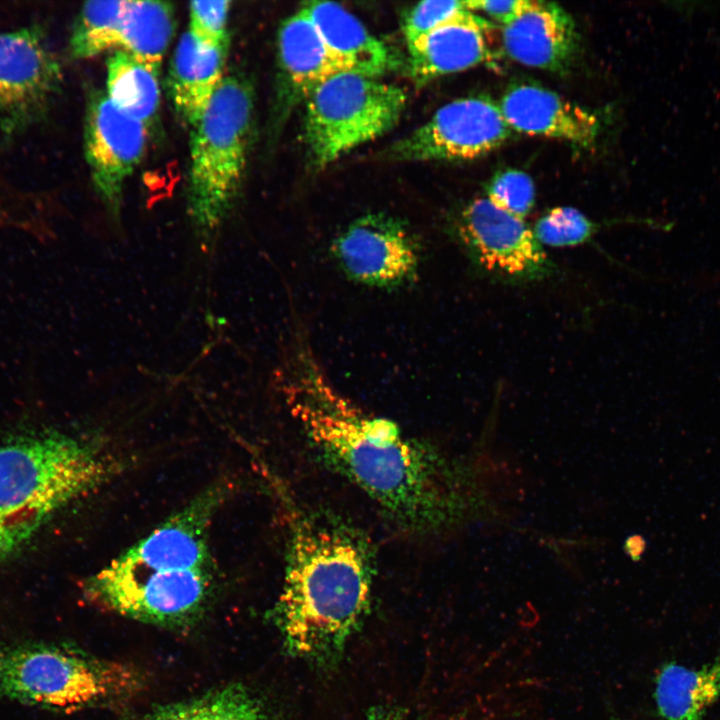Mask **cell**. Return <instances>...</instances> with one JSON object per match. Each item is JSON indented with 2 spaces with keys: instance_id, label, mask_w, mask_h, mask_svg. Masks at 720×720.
<instances>
[{
  "instance_id": "cell-1",
  "label": "cell",
  "mask_w": 720,
  "mask_h": 720,
  "mask_svg": "<svg viewBox=\"0 0 720 720\" xmlns=\"http://www.w3.org/2000/svg\"><path fill=\"white\" fill-rule=\"evenodd\" d=\"M284 393L321 460L402 530L434 533L466 517L472 504L456 466L432 445L337 392L303 346L291 359Z\"/></svg>"
},
{
  "instance_id": "cell-2",
  "label": "cell",
  "mask_w": 720,
  "mask_h": 720,
  "mask_svg": "<svg viewBox=\"0 0 720 720\" xmlns=\"http://www.w3.org/2000/svg\"><path fill=\"white\" fill-rule=\"evenodd\" d=\"M287 550L275 618L288 652L317 665L342 654L370 604L373 562L361 533L281 492Z\"/></svg>"
},
{
  "instance_id": "cell-3",
  "label": "cell",
  "mask_w": 720,
  "mask_h": 720,
  "mask_svg": "<svg viewBox=\"0 0 720 720\" xmlns=\"http://www.w3.org/2000/svg\"><path fill=\"white\" fill-rule=\"evenodd\" d=\"M113 467L111 457L94 443L58 432L0 446V560L101 485Z\"/></svg>"
},
{
  "instance_id": "cell-4",
  "label": "cell",
  "mask_w": 720,
  "mask_h": 720,
  "mask_svg": "<svg viewBox=\"0 0 720 720\" xmlns=\"http://www.w3.org/2000/svg\"><path fill=\"white\" fill-rule=\"evenodd\" d=\"M254 94L249 81L225 76L191 125L187 212L208 244L234 207L247 161Z\"/></svg>"
},
{
  "instance_id": "cell-5",
  "label": "cell",
  "mask_w": 720,
  "mask_h": 720,
  "mask_svg": "<svg viewBox=\"0 0 720 720\" xmlns=\"http://www.w3.org/2000/svg\"><path fill=\"white\" fill-rule=\"evenodd\" d=\"M125 665L65 644L31 642L0 649V698L74 711L127 695L138 687Z\"/></svg>"
},
{
  "instance_id": "cell-6",
  "label": "cell",
  "mask_w": 720,
  "mask_h": 720,
  "mask_svg": "<svg viewBox=\"0 0 720 720\" xmlns=\"http://www.w3.org/2000/svg\"><path fill=\"white\" fill-rule=\"evenodd\" d=\"M407 103L399 86L354 71L337 73L305 101L304 140L313 166L324 168L392 129Z\"/></svg>"
},
{
  "instance_id": "cell-7",
  "label": "cell",
  "mask_w": 720,
  "mask_h": 720,
  "mask_svg": "<svg viewBox=\"0 0 720 720\" xmlns=\"http://www.w3.org/2000/svg\"><path fill=\"white\" fill-rule=\"evenodd\" d=\"M214 567L143 568L117 557L86 579L83 594L98 607L153 624H179L206 605Z\"/></svg>"
},
{
  "instance_id": "cell-8",
  "label": "cell",
  "mask_w": 720,
  "mask_h": 720,
  "mask_svg": "<svg viewBox=\"0 0 720 720\" xmlns=\"http://www.w3.org/2000/svg\"><path fill=\"white\" fill-rule=\"evenodd\" d=\"M454 233L481 272L508 283L544 279L554 264L533 230L487 197L470 201L459 212Z\"/></svg>"
},
{
  "instance_id": "cell-9",
  "label": "cell",
  "mask_w": 720,
  "mask_h": 720,
  "mask_svg": "<svg viewBox=\"0 0 720 720\" xmlns=\"http://www.w3.org/2000/svg\"><path fill=\"white\" fill-rule=\"evenodd\" d=\"M62 80L39 27L0 33V132L14 136L44 118Z\"/></svg>"
},
{
  "instance_id": "cell-10",
  "label": "cell",
  "mask_w": 720,
  "mask_h": 720,
  "mask_svg": "<svg viewBox=\"0 0 720 720\" xmlns=\"http://www.w3.org/2000/svg\"><path fill=\"white\" fill-rule=\"evenodd\" d=\"M331 253L350 280L393 289L415 280L421 248L400 219L369 213L354 220L332 242Z\"/></svg>"
},
{
  "instance_id": "cell-11",
  "label": "cell",
  "mask_w": 720,
  "mask_h": 720,
  "mask_svg": "<svg viewBox=\"0 0 720 720\" xmlns=\"http://www.w3.org/2000/svg\"><path fill=\"white\" fill-rule=\"evenodd\" d=\"M510 135L499 106L487 96H471L440 107L391 153L409 161L469 160L495 150Z\"/></svg>"
},
{
  "instance_id": "cell-12",
  "label": "cell",
  "mask_w": 720,
  "mask_h": 720,
  "mask_svg": "<svg viewBox=\"0 0 720 720\" xmlns=\"http://www.w3.org/2000/svg\"><path fill=\"white\" fill-rule=\"evenodd\" d=\"M148 126L116 108L101 91L89 96L84 154L95 191L114 219L124 187L144 156Z\"/></svg>"
},
{
  "instance_id": "cell-13",
  "label": "cell",
  "mask_w": 720,
  "mask_h": 720,
  "mask_svg": "<svg viewBox=\"0 0 720 720\" xmlns=\"http://www.w3.org/2000/svg\"><path fill=\"white\" fill-rule=\"evenodd\" d=\"M279 75L275 123L280 125L292 108L333 75L349 71L325 44L306 9L288 17L278 33Z\"/></svg>"
},
{
  "instance_id": "cell-14",
  "label": "cell",
  "mask_w": 720,
  "mask_h": 720,
  "mask_svg": "<svg viewBox=\"0 0 720 720\" xmlns=\"http://www.w3.org/2000/svg\"><path fill=\"white\" fill-rule=\"evenodd\" d=\"M498 106L510 129L520 133L558 138L581 147L591 146L599 134L600 120L595 113L537 85L509 88Z\"/></svg>"
},
{
  "instance_id": "cell-15",
  "label": "cell",
  "mask_w": 720,
  "mask_h": 720,
  "mask_svg": "<svg viewBox=\"0 0 720 720\" xmlns=\"http://www.w3.org/2000/svg\"><path fill=\"white\" fill-rule=\"evenodd\" d=\"M502 45L514 61L549 71H563L573 60L577 32L572 17L553 2L528 0L502 27Z\"/></svg>"
},
{
  "instance_id": "cell-16",
  "label": "cell",
  "mask_w": 720,
  "mask_h": 720,
  "mask_svg": "<svg viewBox=\"0 0 720 720\" xmlns=\"http://www.w3.org/2000/svg\"><path fill=\"white\" fill-rule=\"evenodd\" d=\"M490 23L468 9L407 44L412 78L425 83L474 67L490 56Z\"/></svg>"
},
{
  "instance_id": "cell-17",
  "label": "cell",
  "mask_w": 720,
  "mask_h": 720,
  "mask_svg": "<svg viewBox=\"0 0 720 720\" xmlns=\"http://www.w3.org/2000/svg\"><path fill=\"white\" fill-rule=\"evenodd\" d=\"M229 44L213 45L188 30L174 51L168 90L180 118L192 125L224 79Z\"/></svg>"
},
{
  "instance_id": "cell-18",
  "label": "cell",
  "mask_w": 720,
  "mask_h": 720,
  "mask_svg": "<svg viewBox=\"0 0 720 720\" xmlns=\"http://www.w3.org/2000/svg\"><path fill=\"white\" fill-rule=\"evenodd\" d=\"M304 8L327 47L349 71L378 78L399 65L392 49L340 4L310 2Z\"/></svg>"
},
{
  "instance_id": "cell-19",
  "label": "cell",
  "mask_w": 720,
  "mask_h": 720,
  "mask_svg": "<svg viewBox=\"0 0 720 720\" xmlns=\"http://www.w3.org/2000/svg\"><path fill=\"white\" fill-rule=\"evenodd\" d=\"M653 698L662 720H702L720 698V658L692 669L663 664L655 677Z\"/></svg>"
},
{
  "instance_id": "cell-20",
  "label": "cell",
  "mask_w": 720,
  "mask_h": 720,
  "mask_svg": "<svg viewBox=\"0 0 720 720\" xmlns=\"http://www.w3.org/2000/svg\"><path fill=\"white\" fill-rule=\"evenodd\" d=\"M106 96L126 115L148 127L160 106V67L116 50L107 60Z\"/></svg>"
},
{
  "instance_id": "cell-21",
  "label": "cell",
  "mask_w": 720,
  "mask_h": 720,
  "mask_svg": "<svg viewBox=\"0 0 720 720\" xmlns=\"http://www.w3.org/2000/svg\"><path fill=\"white\" fill-rule=\"evenodd\" d=\"M174 8L161 1H125L118 50L160 67L175 33Z\"/></svg>"
},
{
  "instance_id": "cell-22",
  "label": "cell",
  "mask_w": 720,
  "mask_h": 720,
  "mask_svg": "<svg viewBox=\"0 0 720 720\" xmlns=\"http://www.w3.org/2000/svg\"><path fill=\"white\" fill-rule=\"evenodd\" d=\"M125 1H89L81 7L69 40L75 59H88L116 48Z\"/></svg>"
},
{
  "instance_id": "cell-23",
  "label": "cell",
  "mask_w": 720,
  "mask_h": 720,
  "mask_svg": "<svg viewBox=\"0 0 720 720\" xmlns=\"http://www.w3.org/2000/svg\"><path fill=\"white\" fill-rule=\"evenodd\" d=\"M596 224L578 209L555 207L540 217L533 229L538 241L550 247H570L590 240Z\"/></svg>"
},
{
  "instance_id": "cell-24",
  "label": "cell",
  "mask_w": 720,
  "mask_h": 720,
  "mask_svg": "<svg viewBox=\"0 0 720 720\" xmlns=\"http://www.w3.org/2000/svg\"><path fill=\"white\" fill-rule=\"evenodd\" d=\"M486 197L499 208L524 220L535 203V186L528 174L515 169L504 170L491 179Z\"/></svg>"
},
{
  "instance_id": "cell-25",
  "label": "cell",
  "mask_w": 720,
  "mask_h": 720,
  "mask_svg": "<svg viewBox=\"0 0 720 720\" xmlns=\"http://www.w3.org/2000/svg\"><path fill=\"white\" fill-rule=\"evenodd\" d=\"M464 1L431 0L416 4L403 19L405 40L411 43L466 10Z\"/></svg>"
},
{
  "instance_id": "cell-26",
  "label": "cell",
  "mask_w": 720,
  "mask_h": 720,
  "mask_svg": "<svg viewBox=\"0 0 720 720\" xmlns=\"http://www.w3.org/2000/svg\"><path fill=\"white\" fill-rule=\"evenodd\" d=\"M231 2L194 1L189 6L190 31L213 45L230 43L227 30Z\"/></svg>"
},
{
  "instance_id": "cell-27",
  "label": "cell",
  "mask_w": 720,
  "mask_h": 720,
  "mask_svg": "<svg viewBox=\"0 0 720 720\" xmlns=\"http://www.w3.org/2000/svg\"><path fill=\"white\" fill-rule=\"evenodd\" d=\"M464 2L469 11H480L504 26L517 17L527 5L528 0H470Z\"/></svg>"
},
{
  "instance_id": "cell-28",
  "label": "cell",
  "mask_w": 720,
  "mask_h": 720,
  "mask_svg": "<svg viewBox=\"0 0 720 720\" xmlns=\"http://www.w3.org/2000/svg\"><path fill=\"white\" fill-rule=\"evenodd\" d=\"M204 707L205 696H202L160 709L143 720H201Z\"/></svg>"
},
{
  "instance_id": "cell-29",
  "label": "cell",
  "mask_w": 720,
  "mask_h": 720,
  "mask_svg": "<svg viewBox=\"0 0 720 720\" xmlns=\"http://www.w3.org/2000/svg\"><path fill=\"white\" fill-rule=\"evenodd\" d=\"M368 720H412L398 712H377L372 714Z\"/></svg>"
},
{
  "instance_id": "cell-30",
  "label": "cell",
  "mask_w": 720,
  "mask_h": 720,
  "mask_svg": "<svg viewBox=\"0 0 720 720\" xmlns=\"http://www.w3.org/2000/svg\"><path fill=\"white\" fill-rule=\"evenodd\" d=\"M610 720H623V719H620L618 717H612Z\"/></svg>"
}]
</instances>
